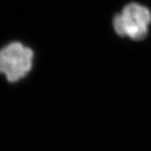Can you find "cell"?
<instances>
[{"mask_svg":"<svg viewBox=\"0 0 151 151\" xmlns=\"http://www.w3.org/2000/svg\"><path fill=\"white\" fill-rule=\"evenodd\" d=\"M32 50L19 42H13L0 50V73L15 82L26 76L33 65Z\"/></svg>","mask_w":151,"mask_h":151,"instance_id":"7a4b0ae2","label":"cell"},{"mask_svg":"<svg viewBox=\"0 0 151 151\" xmlns=\"http://www.w3.org/2000/svg\"><path fill=\"white\" fill-rule=\"evenodd\" d=\"M151 23V12L145 6L132 3L113 19V27L122 37L141 40L146 37Z\"/></svg>","mask_w":151,"mask_h":151,"instance_id":"6da1fadb","label":"cell"}]
</instances>
